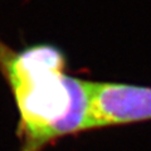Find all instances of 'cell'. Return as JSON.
<instances>
[{"label": "cell", "instance_id": "cell-1", "mask_svg": "<svg viewBox=\"0 0 151 151\" xmlns=\"http://www.w3.org/2000/svg\"><path fill=\"white\" fill-rule=\"evenodd\" d=\"M67 67L57 45L15 50L0 39V73L19 112L20 151H43L64 136L91 131L87 81L68 74Z\"/></svg>", "mask_w": 151, "mask_h": 151}, {"label": "cell", "instance_id": "cell-2", "mask_svg": "<svg viewBox=\"0 0 151 151\" xmlns=\"http://www.w3.org/2000/svg\"><path fill=\"white\" fill-rule=\"evenodd\" d=\"M91 131L151 121V87L87 81Z\"/></svg>", "mask_w": 151, "mask_h": 151}]
</instances>
